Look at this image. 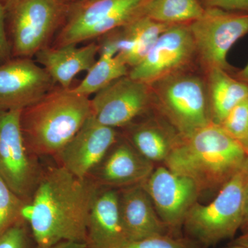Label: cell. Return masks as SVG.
<instances>
[{
	"instance_id": "277c9868",
	"label": "cell",
	"mask_w": 248,
	"mask_h": 248,
	"mask_svg": "<svg viewBox=\"0 0 248 248\" xmlns=\"http://www.w3.org/2000/svg\"><path fill=\"white\" fill-rule=\"evenodd\" d=\"M248 163L217 192L208 204L197 202L186 215L183 234L202 248L232 239L244 219Z\"/></svg>"
},
{
	"instance_id": "7c38bea8",
	"label": "cell",
	"mask_w": 248,
	"mask_h": 248,
	"mask_svg": "<svg viewBox=\"0 0 248 248\" xmlns=\"http://www.w3.org/2000/svg\"><path fill=\"white\" fill-rule=\"evenodd\" d=\"M197 60L190 24H175L159 36L146 58L130 68L129 77L149 85L190 69Z\"/></svg>"
},
{
	"instance_id": "4316f807",
	"label": "cell",
	"mask_w": 248,
	"mask_h": 248,
	"mask_svg": "<svg viewBox=\"0 0 248 248\" xmlns=\"http://www.w3.org/2000/svg\"><path fill=\"white\" fill-rule=\"evenodd\" d=\"M125 248H202L185 236L158 235L130 243Z\"/></svg>"
},
{
	"instance_id": "1f68e13d",
	"label": "cell",
	"mask_w": 248,
	"mask_h": 248,
	"mask_svg": "<svg viewBox=\"0 0 248 248\" xmlns=\"http://www.w3.org/2000/svg\"><path fill=\"white\" fill-rule=\"evenodd\" d=\"M232 244L240 245V246L248 248V232L242 233L241 236L233 241Z\"/></svg>"
},
{
	"instance_id": "836d02e7",
	"label": "cell",
	"mask_w": 248,
	"mask_h": 248,
	"mask_svg": "<svg viewBox=\"0 0 248 248\" xmlns=\"http://www.w3.org/2000/svg\"><path fill=\"white\" fill-rule=\"evenodd\" d=\"M71 5L78 4V3L84 2V1H92V0H69Z\"/></svg>"
},
{
	"instance_id": "f546056e",
	"label": "cell",
	"mask_w": 248,
	"mask_h": 248,
	"mask_svg": "<svg viewBox=\"0 0 248 248\" xmlns=\"http://www.w3.org/2000/svg\"><path fill=\"white\" fill-rule=\"evenodd\" d=\"M240 230L242 231L243 233L248 232V181L246 187V195H245L244 219H243L242 225H241Z\"/></svg>"
},
{
	"instance_id": "5bb4252c",
	"label": "cell",
	"mask_w": 248,
	"mask_h": 248,
	"mask_svg": "<svg viewBox=\"0 0 248 248\" xmlns=\"http://www.w3.org/2000/svg\"><path fill=\"white\" fill-rule=\"evenodd\" d=\"M119 137V130L102 125L91 117L53 159L76 177L86 179Z\"/></svg>"
},
{
	"instance_id": "d590c367",
	"label": "cell",
	"mask_w": 248,
	"mask_h": 248,
	"mask_svg": "<svg viewBox=\"0 0 248 248\" xmlns=\"http://www.w3.org/2000/svg\"><path fill=\"white\" fill-rule=\"evenodd\" d=\"M11 1V0H0V1H1V2L4 3V4H6V3L9 2V1Z\"/></svg>"
},
{
	"instance_id": "5b68a950",
	"label": "cell",
	"mask_w": 248,
	"mask_h": 248,
	"mask_svg": "<svg viewBox=\"0 0 248 248\" xmlns=\"http://www.w3.org/2000/svg\"><path fill=\"white\" fill-rule=\"evenodd\" d=\"M151 86L154 110L181 138L212 122L205 76L190 68L158 80Z\"/></svg>"
},
{
	"instance_id": "ffe728a7",
	"label": "cell",
	"mask_w": 248,
	"mask_h": 248,
	"mask_svg": "<svg viewBox=\"0 0 248 248\" xmlns=\"http://www.w3.org/2000/svg\"><path fill=\"white\" fill-rule=\"evenodd\" d=\"M172 25L139 16L119 28L120 52L117 56L129 67L138 65L149 53L160 35Z\"/></svg>"
},
{
	"instance_id": "4dcf8cb0",
	"label": "cell",
	"mask_w": 248,
	"mask_h": 248,
	"mask_svg": "<svg viewBox=\"0 0 248 248\" xmlns=\"http://www.w3.org/2000/svg\"><path fill=\"white\" fill-rule=\"evenodd\" d=\"M86 245L72 241H62L51 248H85Z\"/></svg>"
},
{
	"instance_id": "2e32d148",
	"label": "cell",
	"mask_w": 248,
	"mask_h": 248,
	"mask_svg": "<svg viewBox=\"0 0 248 248\" xmlns=\"http://www.w3.org/2000/svg\"><path fill=\"white\" fill-rule=\"evenodd\" d=\"M130 243L121 219L118 189L98 187L90 209L85 248H125Z\"/></svg>"
},
{
	"instance_id": "d6986e66",
	"label": "cell",
	"mask_w": 248,
	"mask_h": 248,
	"mask_svg": "<svg viewBox=\"0 0 248 248\" xmlns=\"http://www.w3.org/2000/svg\"><path fill=\"white\" fill-rule=\"evenodd\" d=\"M98 54L99 45L97 41H94L81 47L73 45L60 47L48 46L35 57L36 62L42 65L55 84L68 89H71L72 81L77 75L89 71Z\"/></svg>"
},
{
	"instance_id": "d6a6232c",
	"label": "cell",
	"mask_w": 248,
	"mask_h": 248,
	"mask_svg": "<svg viewBox=\"0 0 248 248\" xmlns=\"http://www.w3.org/2000/svg\"><path fill=\"white\" fill-rule=\"evenodd\" d=\"M234 76L236 77L238 79L242 80V81L248 84V63L242 70H240L239 71H236V73H234Z\"/></svg>"
},
{
	"instance_id": "603a6c76",
	"label": "cell",
	"mask_w": 248,
	"mask_h": 248,
	"mask_svg": "<svg viewBox=\"0 0 248 248\" xmlns=\"http://www.w3.org/2000/svg\"><path fill=\"white\" fill-rule=\"evenodd\" d=\"M130 68L117 56L99 55L84 79L72 89L81 95L90 97L102 91L115 80L128 76Z\"/></svg>"
},
{
	"instance_id": "8fae6325",
	"label": "cell",
	"mask_w": 248,
	"mask_h": 248,
	"mask_svg": "<svg viewBox=\"0 0 248 248\" xmlns=\"http://www.w3.org/2000/svg\"><path fill=\"white\" fill-rule=\"evenodd\" d=\"M141 185L170 234L184 236L186 215L202 195L195 183L164 165H158Z\"/></svg>"
},
{
	"instance_id": "e0dca14e",
	"label": "cell",
	"mask_w": 248,
	"mask_h": 248,
	"mask_svg": "<svg viewBox=\"0 0 248 248\" xmlns=\"http://www.w3.org/2000/svg\"><path fill=\"white\" fill-rule=\"evenodd\" d=\"M120 130V135L155 166L164 164L181 139L170 124L155 110Z\"/></svg>"
},
{
	"instance_id": "484cf974",
	"label": "cell",
	"mask_w": 248,
	"mask_h": 248,
	"mask_svg": "<svg viewBox=\"0 0 248 248\" xmlns=\"http://www.w3.org/2000/svg\"><path fill=\"white\" fill-rule=\"evenodd\" d=\"M0 248H37L29 222L25 218L0 236Z\"/></svg>"
},
{
	"instance_id": "9a60e30c",
	"label": "cell",
	"mask_w": 248,
	"mask_h": 248,
	"mask_svg": "<svg viewBox=\"0 0 248 248\" xmlns=\"http://www.w3.org/2000/svg\"><path fill=\"white\" fill-rule=\"evenodd\" d=\"M155 166L142 156L120 133L117 141L87 178L97 187L122 189L141 184Z\"/></svg>"
},
{
	"instance_id": "f1b7e54d",
	"label": "cell",
	"mask_w": 248,
	"mask_h": 248,
	"mask_svg": "<svg viewBox=\"0 0 248 248\" xmlns=\"http://www.w3.org/2000/svg\"><path fill=\"white\" fill-rule=\"evenodd\" d=\"M205 8H218L228 11L248 14V0H200Z\"/></svg>"
},
{
	"instance_id": "cb8c5ba5",
	"label": "cell",
	"mask_w": 248,
	"mask_h": 248,
	"mask_svg": "<svg viewBox=\"0 0 248 248\" xmlns=\"http://www.w3.org/2000/svg\"><path fill=\"white\" fill-rule=\"evenodd\" d=\"M27 205L0 177V236L24 218Z\"/></svg>"
},
{
	"instance_id": "6da1fadb",
	"label": "cell",
	"mask_w": 248,
	"mask_h": 248,
	"mask_svg": "<svg viewBox=\"0 0 248 248\" xmlns=\"http://www.w3.org/2000/svg\"><path fill=\"white\" fill-rule=\"evenodd\" d=\"M97 186L58 164L44 166L24 212L37 248L62 241L86 244L90 209ZM86 245V244H85Z\"/></svg>"
},
{
	"instance_id": "44dd1931",
	"label": "cell",
	"mask_w": 248,
	"mask_h": 248,
	"mask_svg": "<svg viewBox=\"0 0 248 248\" xmlns=\"http://www.w3.org/2000/svg\"><path fill=\"white\" fill-rule=\"evenodd\" d=\"M204 74L211 121L220 125L233 108L248 97V84L221 68H211Z\"/></svg>"
},
{
	"instance_id": "8992f818",
	"label": "cell",
	"mask_w": 248,
	"mask_h": 248,
	"mask_svg": "<svg viewBox=\"0 0 248 248\" xmlns=\"http://www.w3.org/2000/svg\"><path fill=\"white\" fill-rule=\"evenodd\" d=\"M4 5L13 57L28 58L51 45L71 6L69 0H11Z\"/></svg>"
},
{
	"instance_id": "ba28073f",
	"label": "cell",
	"mask_w": 248,
	"mask_h": 248,
	"mask_svg": "<svg viewBox=\"0 0 248 248\" xmlns=\"http://www.w3.org/2000/svg\"><path fill=\"white\" fill-rule=\"evenodd\" d=\"M197 60L203 71L221 68L236 71L227 60L232 46L248 33V14L218 8H205L203 14L190 24Z\"/></svg>"
},
{
	"instance_id": "83f0119b",
	"label": "cell",
	"mask_w": 248,
	"mask_h": 248,
	"mask_svg": "<svg viewBox=\"0 0 248 248\" xmlns=\"http://www.w3.org/2000/svg\"><path fill=\"white\" fill-rule=\"evenodd\" d=\"M13 58L12 48L6 26V7L4 3L0 1V65Z\"/></svg>"
},
{
	"instance_id": "9c48e42d",
	"label": "cell",
	"mask_w": 248,
	"mask_h": 248,
	"mask_svg": "<svg viewBox=\"0 0 248 248\" xmlns=\"http://www.w3.org/2000/svg\"><path fill=\"white\" fill-rule=\"evenodd\" d=\"M21 112L0 111V177L29 205L45 166L26 145L21 130Z\"/></svg>"
},
{
	"instance_id": "3957f363",
	"label": "cell",
	"mask_w": 248,
	"mask_h": 248,
	"mask_svg": "<svg viewBox=\"0 0 248 248\" xmlns=\"http://www.w3.org/2000/svg\"><path fill=\"white\" fill-rule=\"evenodd\" d=\"M91 99L56 86L21 112L28 149L40 158L56 156L91 117Z\"/></svg>"
},
{
	"instance_id": "7402d4cb",
	"label": "cell",
	"mask_w": 248,
	"mask_h": 248,
	"mask_svg": "<svg viewBox=\"0 0 248 248\" xmlns=\"http://www.w3.org/2000/svg\"><path fill=\"white\" fill-rule=\"evenodd\" d=\"M204 9L200 0H143L140 16L169 25L190 24Z\"/></svg>"
},
{
	"instance_id": "7a4b0ae2",
	"label": "cell",
	"mask_w": 248,
	"mask_h": 248,
	"mask_svg": "<svg viewBox=\"0 0 248 248\" xmlns=\"http://www.w3.org/2000/svg\"><path fill=\"white\" fill-rule=\"evenodd\" d=\"M248 163V155L218 124L181 138L164 166L191 179L201 195L217 192Z\"/></svg>"
},
{
	"instance_id": "ac0fdd59",
	"label": "cell",
	"mask_w": 248,
	"mask_h": 248,
	"mask_svg": "<svg viewBox=\"0 0 248 248\" xmlns=\"http://www.w3.org/2000/svg\"><path fill=\"white\" fill-rule=\"evenodd\" d=\"M119 210L130 242L170 234L141 184L118 189Z\"/></svg>"
},
{
	"instance_id": "4fadbf2b",
	"label": "cell",
	"mask_w": 248,
	"mask_h": 248,
	"mask_svg": "<svg viewBox=\"0 0 248 248\" xmlns=\"http://www.w3.org/2000/svg\"><path fill=\"white\" fill-rule=\"evenodd\" d=\"M56 86L32 58H13L0 65V111L24 110Z\"/></svg>"
},
{
	"instance_id": "e575fe53",
	"label": "cell",
	"mask_w": 248,
	"mask_h": 248,
	"mask_svg": "<svg viewBox=\"0 0 248 248\" xmlns=\"http://www.w3.org/2000/svg\"><path fill=\"white\" fill-rule=\"evenodd\" d=\"M224 248H246L244 247V246H240V245L232 244L231 246H228V247Z\"/></svg>"
},
{
	"instance_id": "52a82bcc",
	"label": "cell",
	"mask_w": 248,
	"mask_h": 248,
	"mask_svg": "<svg viewBox=\"0 0 248 248\" xmlns=\"http://www.w3.org/2000/svg\"><path fill=\"white\" fill-rule=\"evenodd\" d=\"M143 0H92L72 4L51 46L78 45L99 38L140 15Z\"/></svg>"
},
{
	"instance_id": "d4e9b609",
	"label": "cell",
	"mask_w": 248,
	"mask_h": 248,
	"mask_svg": "<svg viewBox=\"0 0 248 248\" xmlns=\"http://www.w3.org/2000/svg\"><path fill=\"white\" fill-rule=\"evenodd\" d=\"M220 125L248 155V97L233 108Z\"/></svg>"
},
{
	"instance_id": "30bf717a",
	"label": "cell",
	"mask_w": 248,
	"mask_h": 248,
	"mask_svg": "<svg viewBox=\"0 0 248 248\" xmlns=\"http://www.w3.org/2000/svg\"><path fill=\"white\" fill-rule=\"evenodd\" d=\"M91 117L98 123L117 129L154 111L151 85L129 76L115 80L91 99Z\"/></svg>"
}]
</instances>
